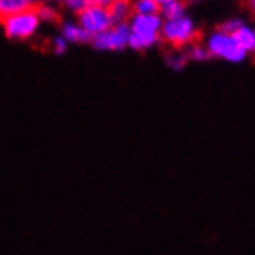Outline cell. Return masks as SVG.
Segmentation results:
<instances>
[{"label":"cell","mask_w":255,"mask_h":255,"mask_svg":"<svg viewBox=\"0 0 255 255\" xmlns=\"http://www.w3.org/2000/svg\"><path fill=\"white\" fill-rule=\"evenodd\" d=\"M204 47L209 53V57H218L231 64L245 62L246 57L249 56L231 34L223 33L220 29L207 36Z\"/></svg>","instance_id":"cell-1"},{"label":"cell","mask_w":255,"mask_h":255,"mask_svg":"<svg viewBox=\"0 0 255 255\" xmlns=\"http://www.w3.org/2000/svg\"><path fill=\"white\" fill-rule=\"evenodd\" d=\"M197 36V25L187 16H183L175 20H164L159 33V37L175 48H183L187 47V45H192Z\"/></svg>","instance_id":"cell-2"},{"label":"cell","mask_w":255,"mask_h":255,"mask_svg":"<svg viewBox=\"0 0 255 255\" xmlns=\"http://www.w3.org/2000/svg\"><path fill=\"white\" fill-rule=\"evenodd\" d=\"M5 34L12 40H25L33 37L40 25L39 16L36 12V8L28 9L19 14H14L11 17H6L2 20Z\"/></svg>","instance_id":"cell-3"},{"label":"cell","mask_w":255,"mask_h":255,"mask_svg":"<svg viewBox=\"0 0 255 255\" xmlns=\"http://www.w3.org/2000/svg\"><path fill=\"white\" fill-rule=\"evenodd\" d=\"M128 22L115 23L110 29L92 37V45L99 51H121L128 45L130 37Z\"/></svg>","instance_id":"cell-4"},{"label":"cell","mask_w":255,"mask_h":255,"mask_svg":"<svg viewBox=\"0 0 255 255\" xmlns=\"http://www.w3.org/2000/svg\"><path fill=\"white\" fill-rule=\"evenodd\" d=\"M78 23L90 34V37H95L104 31H107V29H110L115 25L107 8L90 5H87V8L78 14Z\"/></svg>","instance_id":"cell-5"},{"label":"cell","mask_w":255,"mask_h":255,"mask_svg":"<svg viewBox=\"0 0 255 255\" xmlns=\"http://www.w3.org/2000/svg\"><path fill=\"white\" fill-rule=\"evenodd\" d=\"M162 17L159 14H150V16H141V14H131L128 19V26L133 34L144 36H159L162 28Z\"/></svg>","instance_id":"cell-6"},{"label":"cell","mask_w":255,"mask_h":255,"mask_svg":"<svg viewBox=\"0 0 255 255\" xmlns=\"http://www.w3.org/2000/svg\"><path fill=\"white\" fill-rule=\"evenodd\" d=\"M39 0H0V22L14 14L36 8Z\"/></svg>","instance_id":"cell-7"},{"label":"cell","mask_w":255,"mask_h":255,"mask_svg":"<svg viewBox=\"0 0 255 255\" xmlns=\"http://www.w3.org/2000/svg\"><path fill=\"white\" fill-rule=\"evenodd\" d=\"M61 36L68 43H85L90 42L92 37L78 22H65L61 29Z\"/></svg>","instance_id":"cell-8"},{"label":"cell","mask_w":255,"mask_h":255,"mask_svg":"<svg viewBox=\"0 0 255 255\" xmlns=\"http://www.w3.org/2000/svg\"><path fill=\"white\" fill-rule=\"evenodd\" d=\"M110 17L115 23L128 22L131 17V0H113L107 8Z\"/></svg>","instance_id":"cell-9"},{"label":"cell","mask_w":255,"mask_h":255,"mask_svg":"<svg viewBox=\"0 0 255 255\" xmlns=\"http://www.w3.org/2000/svg\"><path fill=\"white\" fill-rule=\"evenodd\" d=\"M235 42L242 47L248 54L255 53V34H254V28L248 26L246 23L240 26L234 34H231Z\"/></svg>","instance_id":"cell-10"},{"label":"cell","mask_w":255,"mask_h":255,"mask_svg":"<svg viewBox=\"0 0 255 255\" xmlns=\"http://www.w3.org/2000/svg\"><path fill=\"white\" fill-rule=\"evenodd\" d=\"M159 16L162 17V20H175L186 16L184 0H169L167 3L159 6Z\"/></svg>","instance_id":"cell-11"},{"label":"cell","mask_w":255,"mask_h":255,"mask_svg":"<svg viewBox=\"0 0 255 255\" xmlns=\"http://www.w3.org/2000/svg\"><path fill=\"white\" fill-rule=\"evenodd\" d=\"M159 36H144V34H133L130 33L128 37V45L131 50H136V51H142L147 48H152L159 42Z\"/></svg>","instance_id":"cell-12"},{"label":"cell","mask_w":255,"mask_h":255,"mask_svg":"<svg viewBox=\"0 0 255 255\" xmlns=\"http://www.w3.org/2000/svg\"><path fill=\"white\" fill-rule=\"evenodd\" d=\"M131 11L133 14L150 16V14H159V6L153 0H131Z\"/></svg>","instance_id":"cell-13"},{"label":"cell","mask_w":255,"mask_h":255,"mask_svg":"<svg viewBox=\"0 0 255 255\" xmlns=\"http://www.w3.org/2000/svg\"><path fill=\"white\" fill-rule=\"evenodd\" d=\"M36 12L40 22H56L59 19V12L54 6L48 3H42L36 8Z\"/></svg>","instance_id":"cell-14"},{"label":"cell","mask_w":255,"mask_h":255,"mask_svg":"<svg viewBox=\"0 0 255 255\" xmlns=\"http://www.w3.org/2000/svg\"><path fill=\"white\" fill-rule=\"evenodd\" d=\"M186 54H187V59H192V61H195V62H203L209 57V53H207L206 47L201 43L189 45V50H187Z\"/></svg>","instance_id":"cell-15"},{"label":"cell","mask_w":255,"mask_h":255,"mask_svg":"<svg viewBox=\"0 0 255 255\" xmlns=\"http://www.w3.org/2000/svg\"><path fill=\"white\" fill-rule=\"evenodd\" d=\"M187 54L186 53H172V54H169L167 56V65L172 68V70H181V68H184L186 67V64H187Z\"/></svg>","instance_id":"cell-16"},{"label":"cell","mask_w":255,"mask_h":255,"mask_svg":"<svg viewBox=\"0 0 255 255\" xmlns=\"http://www.w3.org/2000/svg\"><path fill=\"white\" fill-rule=\"evenodd\" d=\"M242 25H245V22H243L242 19H240V17H231V19H228L226 22H223V23H221L220 31L226 33V34H234Z\"/></svg>","instance_id":"cell-17"},{"label":"cell","mask_w":255,"mask_h":255,"mask_svg":"<svg viewBox=\"0 0 255 255\" xmlns=\"http://www.w3.org/2000/svg\"><path fill=\"white\" fill-rule=\"evenodd\" d=\"M62 2H64V6L74 14H79L81 11L87 8V0H62Z\"/></svg>","instance_id":"cell-18"},{"label":"cell","mask_w":255,"mask_h":255,"mask_svg":"<svg viewBox=\"0 0 255 255\" xmlns=\"http://www.w3.org/2000/svg\"><path fill=\"white\" fill-rule=\"evenodd\" d=\"M67 47H68V42L62 36H56L53 39V50L56 54H64L67 51Z\"/></svg>","instance_id":"cell-19"},{"label":"cell","mask_w":255,"mask_h":255,"mask_svg":"<svg viewBox=\"0 0 255 255\" xmlns=\"http://www.w3.org/2000/svg\"><path fill=\"white\" fill-rule=\"evenodd\" d=\"M113 0H87V5L90 6H99V8H109Z\"/></svg>","instance_id":"cell-20"},{"label":"cell","mask_w":255,"mask_h":255,"mask_svg":"<svg viewBox=\"0 0 255 255\" xmlns=\"http://www.w3.org/2000/svg\"><path fill=\"white\" fill-rule=\"evenodd\" d=\"M246 3H248V8L255 14V0H246Z\"/></svg>","instance_id":"cell-21"},{"label":"cell","mask_w":255,"mask_h":255,"mask_svg":"<svg viewBox=\"0 0 255 255\" xmlns=\"http://www.w3.org/2000/svg\"><path fill=\"white\" fill-rule=\"evenodd\" d=\"M153 2H155V3H156L158 6H162L164 3H167V2H169V0H153Z\"/></svg>","instance_id":"cell-22"},{"label":"cell","mask_w":255,"mask_h":255,"mask_svg":"<svg viewBox=\"0 0 255 255\" xmlns=\"http://www.w3.org/2000/svg\"><path fill=\"white\" fill-rule=\"evenodd\" d=\"M51 2H62V0H51Z\"/></svg>","instance_id":"cell-23"},{"label":"cell","mask_w":255,"mask_h":255,"mask_svg":"<svg viewBox=\"0 0 255 255\" xmlns=\"http://www.w3.org/2000/svg\"><path fill=\"white\" fill-rule=\"evenodd\" d=\"M187 2H197V0H187Z\"/></svg>","instance_id":"cell-24"},{"label":"cell","mask_w":255,"mask_h":255,"mask_svg":"<svg viewBox=\"0 0 255 255\" xmlns=\"http://www.w3.org/2000/svg\"><path fill=\"white\" fill-rule=\"evenodd\" d=\"M254 34H255V28H254Z\"/></svg>","instance_id":"cell-25"}]
</instances>
